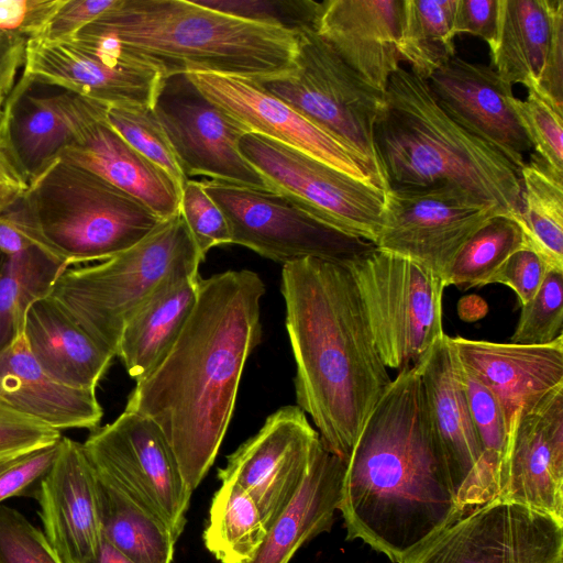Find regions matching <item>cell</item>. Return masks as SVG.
<instances>
[{"instance_id": "obj_1", "label": "cell", "mask_w": 563, "mask_h": 563, "mask_svg": "<svg viewBox=\"0 0 563 563\" xmlns=\"http://www.w3.org/2000/svg\"><path fill=\"white\" fill-rule=\"evenodd\" d=\"M264 292L262 278L249 269L201 278L178 338L128 398L125 410L158 426L191 490L214 463L245 363L261 342Z\"/></svg>"}, {"instance_id": "obj_2", "label": "cell", "mask_w": 563, "mask_h": 563, "mask_svg": "<svg viewBox=\"0 0 563 563\" xmlns=\"http://www.w3.org/2000/svg\"><path fill=\"white\" fill-rule=\"evenodd\" d=\"M339 510L349 540L406 563L464 511L435 442L418 364L372 410L345 462Z\"/></svg>"}, {"instance_id": "obj_3", "label": "cell", "mask_w": 563, "mask_h": 563, "mask_svg": "<svg viewBox=\"0 0 563 563\" xmlns=\"http://www.w3.org/2000/svg\"><path fill=\"white\" fill-rule=\"evenodd\" d=\"M280 291L297 406L323 446L346 462L391 383L355 282L344 264L307 257L283 265Z\"/></svg>"}, {"instance_id": "obj_4", "label": "cell", "mask_w": 563, "mask_h": 563, "mask_svg": "<svg viewBox=\"0 0 563 563\" xmlns=\"http://www.w3.org/2000/svg\"><path fill=\"white\" fill-rule=\"evenodd\" d=\"M298 41L192 0H117L65 42L146 64L163 78L207 73L261 81L292 69Z\"/></svg>"}, {"instance_id": "obj_5", "label": "cell", "mask_w": 563, "mask_h": 563, "mask_svg": "<svg viewBox=\"0 0 563 563\" xmlns=\"http://www.w3.org/2000/svg\"><path fill=\"white\" fill-rule=\"evenodd\" d=\"M379 175L387 188L451 185L517 221L518 170L439 106L428 82L399 68L384 92L374 129Z\"/></svg>"}, {"instance_id": "obj_6", "label": "cell", "mask_w": 563, "mask_h": 563, "mask_svg": "<svg viewBox=\"0 0 563 563\" xmlns=\"http://www.w3.org/2000/svg\"><path fill=\"white\" fill-rule=\"evenodd\" d=\"M19 212L29 238L67 268L111 258L163 221L139 199L60 157L29 185Z\"/></svg>"}, {"instance_id": "obj_7", "label": "cell", "mask_w": 563, "mask_h": 563, "mask_svg": "<svg viewBox=\"0 0 563 563\" xmlns=\"http://www.w3.org/2000/svg\"><path fill=\"white\" fill-rule=\"evenodd\" d=\"M202 261L178 211L129 250L97 265L67 268L48 297L115 356L122 330L135 311L169 277L199 273Z\"/></svg>"}, {"instance_id": "obj_8", "label": "cell", "mask_w": 563, "mask_h": 563, "mask_svg": "<svg viewBox=\"0 0 563 563\" xmlns=\"http://www.w3.org/2000/svg\"><path fill=\"white\" fill-rule=\"evenodd\" d=\"M387 368L417 364L443 335L439 274L376 246L344 264Z\"/></svg>"}, {"instance_id": "obj_9", "label": "cell", "mask_w": 563, "mask_h": 563, "mask_svg": "<svg viewBox=\"0 0 563 563\" xmlns=\"http://www.w3.org/2000/svg\"><path fill=\"white\" fill-rule=\"evenodd\" d=\"M255 82L364 157L382 181L374 129L384 92L357 76L314 30L299 34L289 73Z\"/></svg>"}, {"instance_id": "obj_10", "label": "cell", "mask_w": 563, "mask_h": 563, "mask_svg": "<svg viewBox=\"0 0 563 563\" xmlns=\"http://www.w3.org/2000/svg\"><path fill=\"white\" fill-rule=\"evenodd\" d=\"M201 183L228 221L231 244L283 265L307 257L346 264L375 247L328 225L280 191Z\"/></svg>"}, {"instance_id": "obj_11", "label": "cell", "mask_w": 563, "mask_h": 563, "mask_svg": "<svg viewBox=\"0 0 563 563\" xmlns=\"http://www.w3.org/2000/svg\"><path fill=\"white\" fill-rule=\"evenodd\" d=\"M82 448L98 476L155 516L176 541L179 539L194 490L154 421L124 410L113 422L92 430Z\"/></svg>"}, {"instance_id": "obj_12", "label": "cell", "mask_w": 563, "mask_h": 563, "mask_svg": "<svg viewBox=\"0 0 563 563\" xmlns=\"http://www.w3.org/2000/svg\"><path fill=\"white\" fill-rule=\"evenodd\" d=\"M239 147L277 191L328 225L375 245L383 221V188L258 133L244 135Z\"/></svg>"}, {"instance_id": "obj_13", "label": "cell", "mask_w": 563, "mask_h": 563, "mask_svg": "<svg viewBox=\"0 0 563 563\" xmlns=\"http://www.w3.org/2000/svg\"><path fill=\"white\" fill-rule=\"evenodd\" d=\"M497 216L506 214L451 185L387 188L375 246L442 276L466 241Z\"/></svg>"}, {"instance_id": "obj_14", "label": "cell", "mask_w": 563, "mask_h": 563, "mask_svg": "<svg viewBox=\"0 0 563 563\" xmlns=\"http://www.w3.org/2000/svg\"><path fill=\"white\" fill-rule=\"evenodd\" d=\"M152 107L187 179L206 176L277 191L240 152L251 130L207 98L188 74L163 78Z\"/></svg>"}, {"instance_id": "obj_15", "label": "cell", "mask_w": 563, "mask_h": 563, "mask_svg": "<svg viewBox=\"0 0 563 563\" xmlns=\"http://www.w3.org/2000/svg\"><path fill=\"white\" fill-rule=\"evenodd\" d=\"M406 563H563V522L495 498L466 511Z\"/></svg>"}, {"instance_id": "obj_16", "label": "cell", "mask_w": 563, "mask_h": 563, "mask_svg": "<svg viewBox=\"0 0 563 563\" xmlns=\"http://www.w3.org/2000/svg\"><path fill=\"white\" fill-rule=\"evenodd\" d=\"M321 440L298 406H285L227 457L220 481H233L256 503L267 528L296 495Z\"/></svg>"}, {"instance_id": "obj_17", "label": "cell", "mask_w": 563, "mask_h": 563, "mask_svg": "<svg viewBox=\"0 0 563 563\" xmlns=\"http://www.w3.org/2000/svg\"><path fill=\"white\" fill-rule=\"evenodd\" d=\"M58 101L73 131L71 143L58 157L99 175L163 220L179 211L180 188L108 123L107 104L65 90L58 92Z\"/></svg>"}, {"instance_id": "obj_18", "label": "cell", "mask_w": 563, "mask_h": 563, "mask_svg": "<svg viewBox=\"0 0 563 563\" xmlns=\"http://www.w3.org/2000/svg\"><path fill=\"white\" fill-rule=\"evenodd\" d=\"M203 95L258 133L317 158L354 178L383 184L360 154L314 125L288 104L244 78L207 73L188 74Z\"/></svg>"}, {"instance_id": "obj_19", "label": "cell", "mask_w": 563, "mask_h": 563, "mask_svg": "<svg viewBox=\"0 0 563 563\" xmlns=\"http://www.w3.org/2000/svg\"><path fill=\"white\" fill-rule=\"evenodd\" d=\"M428 419L445 462L457 504L464 511L488 503L482 451L471 418L461 365L443 335L417 363Z\"/></svg>"}, {"instance_id": "obj_20", "label": "cell", "mask_w": 563, "mask_h": 563, "mask_svg": "<svg viewBox=\"0 0 563 563\" xmlns=\"http://www.w3.org/2000/svg\"><path fill=\"white\" fill-rule=\"evenodd\" d=\"M497 498L563 522V386L510 424Z\"/></svg>"}, {"instance_id": "obj_21", "label": "cell", "mask_w": 563, "mask_h": 563, "mask_svg": "<svg viewBox=\"0 0 563 563\" xmlns=\"http://www.w3.org/2000/svg\"><path fill=\"white\" fill-rule=\"evenodd\" d=\"M24 76L107 104L153 106L163 79L153 67L70 42L27 40Z\"/></svg>"}, {"instance_id": "obj_22", "label": "cell", "mask_w": 563, "mask_h": 563, "mask_svg": "<svg viewBox=\"0 0 563 563\" xmlns=\"http://www.w3.org/2000/svg\"><path fill=\"white\" fill-rule=\"evenodd\" d=\"M427 82L454 122L500 153L520 173L532 146L512 108L511 85L492 66L456 55Z\"/></svg>"}, {"instance_id": "obj_23", "label": "cell", "mask_w": 563, "mask_h": 563, "mask_svg": "<svg viewBox=\"0 0 563 563\" xmlns=\"http://www.w3.org/2000/svg\"><path fill=\"white\" fill-rule=\"evenodd\" d=\"M33 497L43 532L62 563H97L101 547L96 473L82 443L62 437Z\"/></svg>"}, {"instance_id": "obj_24", "label": "cell", "mask_w": 563, "mask_h": 563, "mask_svg": "<svg viewBox=\"0 0 563 563\" xmlns=\"http://www.w3.org/2000/svg\"><path fill=\"white\" fill-rule=\"evenodd\" d=\"M404 0H325L314 31L365 82L385 92L400 68Z\"/></svg>"}, {"instance_id": "obj_25", "label": "cell", "mask_w": 563, "mask_h": 563, "mask_svg": "<svg viewBox=\"0 0 563 563\" xmlns=\"http://www.w3.org/2000/svg\"><path fill=\"white\" fill-rule=\"evenodd\" d=\"M461 365L495 395L507 428L525 409L563 386V335L543 345L449 336Z\"/></svg>"}, {"instance_id": "obj_26", "label": "cell", "mask_w": 563, "mask_h": 563, "mask_svg": "<svg viewBox=\"0 0 563 563\" xmlns=\"http://www.w3.org/2000/svg\"><path fill=\"white\" fill-rule=\"evenodd\" d=\"M0 404L57 431L95 430L103 411L96 389L52 378L31 354L22 334L0 352Z\"/></svg>"}, {"instance_id": "obj_27", "label": "cell", "mask_w": 563, "mask_h": 563, "mask_svg": "<svg viewBox=\"0 0 563 563\" xmlns=\"http://www.w3.org/2000/svg\"><path fill=\"white\" fill-rule=\"evenodd\" d=\"M22 74L4 98L0 150L27 186L71 143L73 131L57 93H44Z\"/></svg>"}, {"instance_id": "obj_28", "label": "cell", "mask_w": 563, "mask_h": 563, "mask_svg": "<svg viewBox=\"0 0 563 563\" xmlns=\"http://www.w3.org/2000/svg\"><path fill=\"white\" fill-rule=\"evenodd\" d=\"M345 462L321 442L301 486L249 563H289L306 542L329 531L339 510Z\"/></svg>"}, {"instance_id": "obj_29", "label": "cell", "mask_w": 563, "mask_h": 563, "mask_svg": "<svg viewBox=\"0 0 563 563\" xmlns=\"http://www.w3.org/2000/svg\"><path fill=\"white\" fill-rule=\"evenodd\" d=\"M23 335L38 365L58 383L74 388L96 389L114 357L49 297L29 309Z\"/></svg>"}, {"instance_id": "obj_30", "label": "cell", "mask_w": 563, "mask_h": 563, "mask_svg": "<svg viewBox=\"0 0 563 563\" xmlns=\"http://www.w3.org/2000/svg\"><path fill=\"white\" fill-rule=\"evenodd\" d=\"M200 279L199 273L169 277L125 323L115 356L136 382L155 368L178 338L195 307Z\"/></svg>"}, {"instance_id": "obj_31", "label": "cell", "mask_w": 563, "mask_h": 563, "mask_svg": "<svg viewBox=\"0 0 563 563\" xmlns=\"http://www.w3.org/2000/svg\"><path fill=\"white\" fill-rule=\"evenodd\" d=\"M563 0H498L492 67L503 80L536 90Z\"/></svg>"}, {"instance_id": "obj_32", "label": "cell", "mask_w": 563, "mask_h": 563, "mask_svg": "<svg viewBox=\"0 0 563 563\" xmlns=\"http://www.w3.org/2000/svg\"><path fill=\"white\" fill-rule=\"evenodd\" d=\"M519 224L526 244L550 268L563 269V174L534 153L519 173Z\"/></svg>"}, {"instance_id": "obj_33", "label": "cell", "mask_w": 563, "mask_h": 563, "mask_svg": "<svg viewBox=\"0 0 563 563\" xmlns=\"http://www.w3.org/2000/svg\"><path fill=\"white\" fill-rule=\"evenodd\" d=\"M96 489L102 538L134 563L173 562L177 541L162 521L97 474Z\"/></svg>"}, {"instance_id": "obj_34", "label": "cell", "mask_w": 563, "mask_h": 563, "mask_svg": "<svg viewBox=\"0 0 563 563\" xmlns=\"http://www.w3.org/2000/svg\"><path fill=\"white\" fill-rule=\"evenodd\" d=\"M266 536L267 528L254 499L233 481H221L202 533L206 549L221 563H249Z\"/></svg>"}, {"instance_id": "obj_35", "label": "cell", "mask_w": 563, "mask_h": 563, "mask_svg": "<svg viewBox=\"0 0 563 563\" xmlns=\"http://www.w3.org/2000/svg\"><path fill=\"white\" fill-rule=\"evenodd\" d=\"M66 269L38 245L0 261V352L23 334L29 309Z\"/></svg>"}, {"instance_id": "obj_36", "label": "cell", "mask_w": 563, "mask_h": 563, "mask_svg": "<svg viewBox=\"0 0 563 563\" xmlns=\"http://www.w3.org/2000/svg\"><path fill=\"white\" fill-rule=\"evenodd\" d=\"M455 5L456 0H404L398 52L426 81L455 56Z\"/></svg>"}, {"instance_id": "obj_37", "label": "cell", "mask_w": 563, "mask_h": 563, "mask_svg": "<svg viewBox=\"0 0 563 563\" xmlns=\"http://www.w3.org/2000/svg\"><path fill=\"white\" fill-rule=\"evenodd\" d=\"M522 247L528 246L519 224L506 216L494 217L455 255L441 276L443 285L461 289L488 285L504 262Z\"/></svg>"}, {"instance_id": "obj_38", "label": "cell", "mask_w": 563, "mask_h": 563, "mask_svg": "<svg viewBox=\"0 0 563 563\" xmlns=\"http://www.w3.org/2000/svg\"><path fill=\"white\" fill-rule=\"evenodd\" d=\"M106 119L135 151L165 170L183 189L187 183L167 135L153 107L143 104L107 106Z\"/></svg>"}, {"instance_id": "obj_39", "label": "cell", "mask_w": 563, "mask_h": 563, "mask_svg": "<svg viewBox=\"0 0 563 563\" xmlns=\"http://www.w3.org/2000/svg\"><path fill=\"white\" fill-rule=\"evenodd\" d=\"M563 335V269H549L536 296L525 306L510 343L543 345Z\"/></svg>"}, {"instance_id": "obj_40", "label": "cell", "mask_w": 563, "mask_h": 563, "mask_svg": "<svg viewBox=\"0 0 563 563\" xmlns=\"http://www.w3.org/2000/svg\"><path fill=\"white\" fill-rule=\"evenodd\" d=\"M211 10L300 34L314 30L320 2L313 0H192Z\"/></svg>"}, {"instance_id": "obj_41", "label": "cell", "mask_w": 563, "mask_h": 563, "mask_svg": "<svg viewBox=\"0 0 563 563\" xmlns=\"http://www.w3.org/2000/svg\"><path fill=\"white\" fill-rule=\"evenodd\" d=\"M511 104L534 154L563 174V112L533 90L525 100L514 96Z\"/></svg>"}, {"instance_id": "obj_42", "label": "cell", "mask_w": 563, "mask_h": 563, "mask_svg": "<svg viewBox=\"0 0 563 563\" xmlns=\"http://www.w3.org/2000/svg\"><path fill=\"white\" fill-rule=\"evenodd\" d=\"M179 211L203 260L212 247L231 244L228 221L201 181L187 180L180 192Z\"/></svg>"}, {"instance_id": "obj_43", "label": "cell", "mask_w": 563, "mask_h": 563, "mask_svg": "<svg viewBox=\"0 0 563 563\" xmlns=\"http://www.w3.org/2000/svg\"><path fill=\"white\" fill-rule=\"evenodd\" d=\"M0 563H62L44 532L19 510L0 504Z\"/></svg>"}, {"instance_id": "obj_44", "label": "cell", "mask_w": 563, "mask_h": 563, "mask_svg": "<svg viewBox=\"0 0 563 563\" xmlns=\"http://www.w3.org/2000/svg\"><path fill=\"white\" fill-rule=\"evenodd\" d=\"M59 441L0 463V504L10 497H33L56 460Z\"/></svg>"}, {"instance_id": "obj_45", "label": "cell", "mask_w": 563, "mask_h": 563, "mask_svg": "<svg viewBox=\"0 0 563 563\" xmlns=\"http://www.w3.org/2000/svg\"><path fill=\"white\" fill-rule=\"evenodd\" d=\"M60 439L59 431L0 404V463Z\"/></svg>"}, {"instance_id": "obj_46", "label": "cell", "mask_w": 563, "mask_h": 563, "mask_svg": "<svg viewBox=\"0 0 563 563\" xmlns=\"http://www.w3.org/2000/svg\"><path fill=\"white\" fill-rule=\"evenodd\" d=\"M549 267L533 250L522 247L512 253L492 276L489 284H501L511 288L520 302L527 305L541 287Z\"/></svg>"}, {"instance_id": "obj_47", "label": "cell", "mask_w": 563, "mask_h": 563, "mask_svg": "<svg viewBox=\"0 0 563 563\" xmlns=\"http://www.w3.org/2000/svg\"><path fill=\"white\" fill-rule=\"evenodd\" d=\"M64 0H0V32L37 38Z\"/></svg>"}, {"instance_id": "obj_48", "label": "cell", "mask_w": 563, "mask_h": 563, "mask_svg": "<svg viewBox=\"0 0 563 563\" xmlns=\"http://www.w3.org/2000/svg\"><path fill=\"white\" fill-rule=\"evenodd\" d=\"M117 0H64L37 40L56 43L75 36L110 9Z\"/></svg>"}, {"instance_id": "obj_49", "label": "cell", "mask_w": 563, "mask_h": 563, "mask_svg": "<svg viewBox=\"0 0 563 563\" xmlns=\"http://www.w3.org/2000/svg\"><path fill=\"white\" fill-rule=\"evenodd\" d=\"M498 0H456L454 35L467 33L485 41L490 47L497 32Z\"/></svg>"}, {"instance_id": "obj_50", "label": "cell", "mask_w": 563, "mask_h": 563, "mask_svg": "<svg viewBox=\"0 0 563 563\" xmlns=\"http://www.w3.org/2000/svg\"><path fill=\"white\" fill-rule=\"evenodd\" d=\"M27 40L0 32V93L5 98L24 63Z\"/></svg>"}, {"instance_id": "obj_51", "label": "cell", "mask_w": 563, "mask_h": 563, "mask_svg": "<svg viewBox=\"0 0 563 563\" xmlns=\"http://www.w3.org/2000/svg\"><path fill=\"white\" fill-rule=\"evenodd\" d=\"M27 187L25 180L0 150V214L19 201Z\"/></svg>"}, {"instance_id": "obj_52", "label": "cell", "mask_w": 563, "mask_h": 563, "mask_svg": "<svg viewBox=\"0 0 563 563\" xmlns=\"http://www.w3.org/2000/svg\"><path fill=\"white\" fill-rule=\"evenodd\" d=\"M97 563H134L126 555L114 548L104 538L101 540L100 553Z\"/></svg>"}, {"instance_id": "obj_53", "label": "cell", "mask_w": 563, "mask_h": 563, "mask_svg": "<svg viewBox=\"0 0 563 563\" xmlns=\"http://www.w3.org/2000/svg\"><path fill=\"white\" fill-rule=\"evenodd\" d=\"M3 101H4V97L0 96V114H1Z\"/></svg>"}, {"instance_id": "obj_54", "label": "cell", "mask_w": 563, "mask_h": 563, "mask_svg": "<svg viewBox=\"0 0 563 563\" xmlns=\"http://www.w3.org/2000/svg\"><path fill=\"white\" fill-rule=\"evenodd\" d=\"M0 96H2V95L0 93ZM2 97H3V96H2Z\"/></svg>"}]
</instances>
